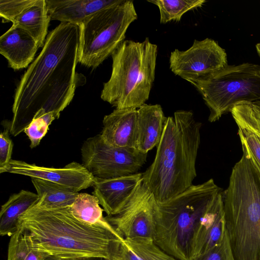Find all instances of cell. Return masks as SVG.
Returning a JSON list of instances; mask_svg holds the SVG:
<instances>
[{
    "label": "cell",
    "instance_id": "32",
    "mask_svg": "<svg viewBox=\"0 0 260 260\" xmlns=\"http://www.w3.org/2000/svg\"><path fill=\"white\" fill-rule=\"evenodd\" d=\"M61 260H109L105 257H96V256H92V257H77V258H67V259H63Z\"/></svg>",
    "mask_w": 260,
    "mask_h": 260
},
{
    "label": "cell",
    "instance_id": "33",
    "mask_svg": "<svg viewBox=\"0 0 260 260\" xmlns=\"http://www.w3.org/2000/svg\"><path fill=\"white\" fill-rule=\"evenodd\" d=\"M255 48H256L257 53L260 58V43H258L256 44Z\"/></svg>",
    "mask_w": 260,
    "mask_h": 260
},
{
    "label": "cell",
    "instance_id": "26",
    "mask_svg": "<svg viewBox=\"0 0 260 260\" xmlns=\"http://www.w3.org/2000/svg\"><path fill=\"white\" fill-rule=\"evenodd\" d=\"M148 2L157 6L159 10L160 23L179 21L189 10L201 7L205 0H151Z\"/></svg>",
    "mask_w": 260,
    "mask_h": 260
},
{
    "label": "cell",
    "instance_id": "4",
    "mask_svg": "<svg viewBox=\"0 0 260 260\" xmlns=\"http://www.w3.org/2000/svg\"><path fill=\"white\" fill-rule=\"evenodd\" d=\"M222 192L225 231L235 260H260V170L244 141Z\"/></svg>",
    "mask_w": 260,
    "mask_h": 260
},
{
    "label": "cell",
    "instance_id": "1",
    "mask_svg": "<svg viewBox=\"0 0 260 260\" xmlns=\"http://www.w3.org/2000/svg\"><path fill=\"white\" fill-rule=\"evenodd\" d=\"M79 37V26L69 22H61L47 35L16 89L8 127L12 135L23 132L40 110L60 115L71 102L77 86Z\"/></svg>",
    "mask_w": 260,
    "mask_h": 260
},
{
    "label": "cell",
    "instance_id": "29",
    "mask_svg": "<svg viewBox=\"0 0 260 260\" xmlns=\"http://www.w3.org/2000/svg\"><path fill=\"white\" fill-rule=\"evenodd\" d=\"M193 260H235L226 233L219 245L204 255Z\"/></svg>",
    "mask_w": 260,
    "mask_h": 260
},
{
    "label": "cell",
    "instance_id": "2",
    "mask_svg": "<svg viewBox=\"0 0 260 260\" xmlns=\"http://www.w3.org/2000/svg\"><path fill=\"white\" fill-rule=\"evenodd\" d=\"M18 229L32 248L60 260L92 256L113 260L123 238L110 223L87 224L74 217L69 207L47 209L37 204L20 217Z\"/></svg>",
    "mask_w": 260,
    "mask_h": 260
},
{
    "label": "cell",
    "instance_id": "20",
    "mask_svg": "<svg viewBox=\"0 0 260 260\" xmlns=\"http://www.w3.org/2000/svg\"><path fill=\"white\" fill-rule=\"evenodd\" d=\"M50 20L45 0H37L18 16L12 25L27 31L40 48L44 46Z\"/></svg>",
    "mask_w": 260,
    "mask_h": 260
},
{
    "label": "cell",
    "instance_id": "15",
    "mask_svg": "<svg viewBox=\"0 0 260 260\" xmlns=\"http://www.w3.org/2000/svg\"><path fill=\"white\" fill-rule=\"evenodd\" d=\"M39 48L37 41L27 31L14 25L0 38V53L14 70L28 67Z\"/></svg>",
    "mask_w": 260,
    "mask_h": 260
},
{
    "label": "cell",
    "instance_id": "13",
    "mask_svg": "<svg viewBox=\"0 0 260 260\" xmlns=\"http://www.w3.org/2000/svg\"><path fill=\"white\" fill-rule=\"evenodd\" d=\"M225 233L221 191L214 197L197 226L192 240L190 260L204 255L219 245Z\"/></svg>",
    "mask_w": 260,
    "mask_h": 260
},
{
    "label": "cell",
    "instance_id": "21",
    "mask_svg": "<svg viewBox=\"0 0 260 260\" xmlns=\"http://www.w3.org/2000/svg\"><path fill=\"white\" fill-rule=\"evenodd\" d=\"M31 179L40 198L37 205L42 208L53 209L70 207L79 193L50 181L36 178Z\"/></svg>",
    "mask_w": 260,
    "mask_h": 260
},
{
    "label": "cell",
    "instance_id": "18",
    "mask_svg": "<svg viewBox=\"0 0 260 260\" xmlns=\"http://www.w3.org/2000/svg\"><path fill=\"white\" fill-rule=\"evenodd\" d=\"M167 118L159 104H145L137 109L135 148L148 153L157 147L161 138Z\"/></svg>",
    "mask_w": 260,
    "mask_h": 260
},
{
    "label": "cell",
    "instance_id": "12",
    "mask_svg": "<svg viewBox=\"0 0 260 260\" xmlns=\"http://www.w3.org/2000/svg\"><path fill=\"white\" fill-rule=\"evenodd\" d=\"M6 173L46 180L77 192L93 186L95 181V178L82 164L76 161L68 164L63 168H55L12 159Z\"/></svg>",
    "mask_w": 260,
    "mask_h": 260
},
{
    "label": "cell",
    "instance_id": "34",
    "mask_svg": "<svg viewBox=\"0 0 260 260\" xmlns=\"http://www.w3.org/2000/svg\"><path fill=\"white\" fill-rule=\"evenodd\" d=\"M113 260H115V259H113Z\"/></svg>",
    "mask_w": 260,
    "mask_h": 260
},
{
    "label": "cell",
    "instance_id": "14",
    "mask_svg": "<svg viewBox=\"0 0 260 260\" xmlns=\"http://www.w3.org/2000/svg\"><path fill=\"white\" fill-rule=\"evenodd\" d=\"M143 173L110 179L95 178L92 194L99 200L107 216L118 214L142 183Z\"/></svg>",
    "mask_w": 260,
    "mask_h": 260
},
{
    "label": "cell",
    "instance_id": "24",
    "mask_svg": "<svg viewBox=\"0 0 260 260\" xmlns=\"http://www.w3.org/2000/svg\"><path fill=\"white\" fill-rule=\"evenodd\" d=\"M8 260H60L50 253L32 248L20 230L11 236Z\"/></svg>",
    "mask_w": 260,
    "mask_h": 260
},
{
    "label": "cell",
    "instance_id": "25",
    "mask_svg": "<svg viewBox=\"0 0 260 260\" xmlns=\"http://www.w3.org/2000/svg\"><path fill=\"white\" fill-rule=\"evenodd\" d=\"M230 112L238 128L253 133L260 142V100L239 103Z\"/></svg>",
    "mask_w": 260,
    "mask_h": 260
},
{
    "label": "cell",
    "instance_id": "19",
    "mask_svg": "<svg viewBox=\"0 0 260 260\" xmlns=\"http://www.w3.org/2000/svg\"><path fill=\"white\" fill-rule=\"evenodd\" d=\"M40 198L37 193L21 190L11 195L1 207L0 212V234L11 236L18 229L20 217L36 205Z\"/></svg>",
    "mask_w": 260,
    "mask_h": 260
},
{
    "label": "cell",
    "instance_id": "8",
    "mask_svg": "<svg viewBox=\"0 0 260 260\" xmlns=\"http://www.w3.org/2000/svg\"><path fill=\"white\" fill-rule=\"evenodd\" d=\"M138 15L133 1L97 12L79 26L78 62L95 69L124 41L127 29Z\"/></svg>",
    "mask_w": 260,
    "mask_h": 260
},
{
    "label": "cell",
    "instance_id": "3",
    "mask_svg": "<svg viewBox=\"0 0 260 260\" xmlns=\"http://www.w3.org/2000/svg\"><path fill=\"white\" fill-rule=\"evenodd\" d=\"M201 126L190 111L178 110L167 118L154 159L143 173L142 183L157 203L173 199L193 185Z\"/></svg>",
    "mask_w": 260,
    "mask_h": 260
},
{
    "label": "cell",
    "instance_id": "11",
    "mask_svg": "<svg viewBox=\"0 0 260 260\" xmlns=\"http://www.w3.org/2000/svg\"><path fill=\"white\" fill-rule=\"evenodd\" d=\"M169 63L171 71L183 79L205 76L228 65L225 50L210 38L194 40L185 51L175 49Z\"/></svg>",
    "mask_w": 260,
    "mask_h": 260
},
{
    "label": "cell",
    "instance_id": "16",
    "mask_svg": "<svg viewBox=\"0 0 260 260\" xmlns=\"http://www.w3.org/2000/svg\"><path fill=\"white\" fill-rule=\"evenodd\" d=\"M124 1L45 0L51 20L69 22L78 26L97 12Z\"/></svg>",
    "mask_w": 260,
    "mask_h": 260
},
{
    "label": "cell",
    "instance_id": "31",
    "mask_svg": "<svg viewBox=\"0 0 260 260\" xmlns=\"http://www.w3.org/2000/svg\"><path fill=\"white\" fill-rule=\"evenodd\" d=\"M240 139L245 142L250 153L260 170V142L252 133L244 129L238 128Z\"/></svg>",
    "mask_w": 260,
    "mask_h": 260
},
{
    "label": "cell",
    "instance_id": "17",
    "mask_svg": "<svg viewBox=\"0 0 260 260\" xmlns=\"http://www.w3.org/2000/svg\"><path fill=\"white\" fill-rule=\"evenodd\" d=\"M137 109H115L105 115L101 135L108 144L117 147H135Z\"/></svg>",
    "mask_w": 260,
    "mask_h": 260
},
{
    "label": "cell",
    "instance_id": "7",
    "mask_svg": "<svg viewBox=\"0 0 260 260\" xmlns=\"http://www.w3.org/2000/svg\"><path fill=\"white\" fill-rule=\"evenodd\" d=\"M184 79L202 95L210 111V122L217 121L239 103L260 100V66L256 64L228 65L205 76Z\"/></svg>",
    "mask_w": 260,
    "mask_h": 260
},
{
    "label": "cell",
    "instance_id": "10",
    "mask_svg": "<svg viewBox=\"0 0 260 260\" xmlns=\"http://www.w3.org/2000/svg\"><path fill=\"white\" fill-rule=\"evenodd\" d=\"M157 202L142 183L123 209L106 219L125 239L154 240Z\"/></svg>",
    "mask_w": 260,
    "mask_h": 260
},
{
    "label": "cell",
    "instance_id": "22",
    "mask_svg": "<svg viewBox=\"0 0 260 260\" xmlns=\"http://www.w3.org/2000/svg\"><path fill=\"white\" fill-rule=\"evenodd\" d=\"M114 259L179 260L163 250L154 240H132L124 238L120 242Z\"/></svg>",
    "mask_w": 260,
    "mask_h": 260
},
{
    "label": "cell",
    "instance_id": "9",
    "mask_svg": "<svg viewBox=\"0 0 260 260\" xmlns=\"http://www.w3.org/2000/svg\"><path fill=\"white\" fill-rule=\"evenodd\" d=\"M83 166L95 177L110 179L138 173L147 153L135 147H117L107 143L101 134L87 139L81 148Z\"/></svg>",
    "mask_w": 260,
    "mask_h": 260
},
{
    "label": "cell",
    "instance_id": "27",
    "mask_svg": "<svg viewBox=\"0 0 260 260\" xmlns=\"http://www.w3.org/2000/svg\"><path fill=\"white\" fill-rule=\"evenodd\" d=\"M59 116L55 113L49 112L33 118L23 131L30 140L31 148H34L39 145L41 140L47 133L49 126Z\"/></svg>",
    "mask_w": 260,
    "mask_h": 260
},
{
    "label": "cell",
    "instance_id": "23",
    "mask_svg": "<svg viewBox=\"0 0 260 260\" xmlns=\"http://www.w3.org/2000/svg\"><path fill=\"white\" fill-rule=\"evenodd\" d=\"M100 205L98 199L93 194L79 193L69 209L74 217L87 224H108L109 222L103 216L104 209Z\"/></svg>",
    "mask_w": 260,
    "mask_h": 260
},
{
    "label": "cell",
    "instance_id": "5",
    "mask_svg": "<svg viewBox=\"0 0 260 260\" xmlns=\"http://www.w3.org/2000/svg\"><path fill=\"white\" fill-rule=\"evenodd\" d=\"M221 189L213 179L192 185L173 199L157 203L154 242L179 260H190L193 236L201 218Z\"/></svg>",
    "mask_w": 260,
    "mask_h": 260
},
{
    "label": "cell",
    "instance_id": "30",
    "mask_svg": "<svg viewBox=\"0 0 260 260\" xmlns=\"http://www.w3.org/2000/svg\"><path fill=\"white\" fill-rule=\"evenodd\" d=\"M9 129L7 128L0 135V173H6L12 160L13 144L9 136Z\"/></svg>",
    "mask_w": 260,
    "mask_h": 260
},
{
    "label": "cell",
    "instance_id": "6",
    "mask_svg": "<svg viewBox=\"0 0 260 260\" xmlns=\"http://www.w3.org/2000/svg\"><path fill=\"white\" fill-rule=\"evenodd\" d=\"M143 42L124 40L111 55V75L101 98L116 109H138L149 99L156 59L143 55Z\"/></svg>",
    "mask_w": 260,
    "mask_h": 260
},
{
    "label": "cell",
    "instance_id": "28",
    "mask_svg": "<svg viewBox=\"0 0 260 260\" xmlns=\"http://www.w3.org/2000/svg\"><path fill=\"white\" fill-rule=\"evenodd\" d=\"M37 0H0V16L3 22H12Z\"/></svg>",
    "mask_w": 260,
    "mask_h": 260
}]
</instances>
